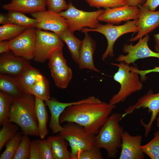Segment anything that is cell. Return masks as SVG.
<instances>
[{
	"label": "cell",
	"mask_w": 159,
	"mask_h": 159,
	"mask_svg": "<svg viewBox=\"0 0 159 159\" xmlns=\"http://www.w3.org/2000/svg\"><path fill=\"white\" fill-rule=\"evenodd\" d=\"M115 107V105L102 101L72 105L64 111L59 122L60 123H75L83 127L88 132L96 135Z\"/></svg>",
	"instance_id": "cell-1"
},
{
	"label": "cell",
	"mask_w": 159,
	"mask_h": 159,
	"mask_svg": "<svg viewBox=\"0 0 159 159\" xmlns=\"http://www.w3.org/2000/svg\"><path fill=\"white\" fill-rule=\"evenodd\" d=\"M35 97L24 94L14 98L9 114V122L18 125L23 134L39 136L35 110Z\"/></svg>",
	"instance_id": "cell-2"
},
{
	"label": "cell",
	"mask_w": 159,
	"mask_h": 159,
	"mask_svg": "<svg viewBox=\"0 0 159 159\" xmlns=\"http://www.w3.org/2000/svg\"><path fill=\"white\" fill-rule=\"evenodd\" d=\"M122 119L120 113L111 114L95 135V146L105 149L109 158H116L119 149L121 148L125 132L119 123Z\"/></svg>",
	"instance_id": "cell-3"
},
{
	"label": "cell",
	"mask_w": 159,
	"mask_h": 159,
	"mask_svg": "<svg viewBox=\"0 0 159 159\" xmlns=\"http://www.w3.org/2000/svg\"><path fill=\"white\" fill-rule=\"evenodd\" d=\"M117 67V71L115 73L114 80L120 86L119 90L111 97L109 103L112 105L125 102L132 94L141 90L143 83L138 73L130 70L131 67L123 62L119 64L111 63Z\"/></svg>",
	"instance_id": "cell-4"
},
{
	"label": "cell",
	"mask_w": 159,
	"mask_h": 159,
	"mask_svg": "<svg viewBox=\"0 0 159 159\" xmlns=\"http://www.w3.org/2000/svg\"><path fill=\"white\" fill-rule=\"evenodd\" d=\"M63 127L64 129L59 135L70 147L71 159L80 152L95 146V135L88 132L82 126L68 122Z\"/></svg>",
	"instance_id": "cell-5"
},
{
	"label": "cell",
	"mask_w": 159,
	"mask_h": 159,
	"mask_svg": "<svg viewBox=\"0 0 159 159\" xmlns=\"http://www.w3.org/2000/svg\"><path fill=\"white\" fill-rule=\"evenodd\" d=\"M137 21V19L128 21L120 25H114L110 23L106 24H99L94 29L85 28L81 31L84 33L91 32H99L106 37L107 41V47L102 57V60L104 61L109 56L111 57L114 56V44L119 37L128 33L138 32V28L136 25Z\"/></svg>",
	"instance_id": "cell-6"
},
{
	"label": "cell",
	"mask_w": 159,
	"mask_h": 159,
	"mask_svg": "<svg viewBox=\"0 0 159 159\" xmlns=\"http://www.w3.org/2000/svg\"><path fill=\"white\" fill-rule=\"evenodd\" d=\"M105 11L100 9L92 11H84L77 9L70 2L66 10L59 13L66 20L68 28L73 32L85 28H95L100 24L99 16Z\"/></svg>",
	"instance_id": "cell-7"
},
{
	"label": "cell",
	"mask_w": 159,
	"mask_h": 159,
	"mask_svg": "<svg viewBox=\"0 0 159 159\" xmlns=\"http://www.w3.org/2000/svg\"><path fill=\"white\" fill-rule=\"evenodd\" d=\"M36 40L34 59L43 63L56 51L63 49V42L56 33L36 29Z\"/></svg>",
	"instance_id": "cell-8"
},
{
	"label": "cell",
	"mask_w": 159,
	"mask_h": 159,
	"mask_svg": "<svg viewBox=\"0 0 159 159\" xmlns=\"http://www.w3.org/2000/svg\"><path fill=\"white\" fill-rule=\"evenodd\" d=\"M140 108H147L149 113H151L150 118L148 123L145 124L142 120H140L141 125L145 129V137H147L159 113V92L155 94L152 90H150L146 95L139 98L136 103L125 110V112L122 115V119Z\"/></svg>",
	"instance_id": "cell-9"
},
{
	"label": "cell",
	"mask_w": 159,
	"mask_h": 159,
	"mask_svg": "<svg viewBox=\"0 0 159 159\" xmlns=\"http://www.w3.org/2000/svg\"><path fill=\"white\" fill-rule=\"evenodd\" d=\"M36 40V29L28 28L21 34L9 41L10 50L15 56L29 60L34 59Z\"/></svg>",
	"instance_id": "cell-10"
},
{
	"label": "cell",
	"mask_w": 159,
	"mask_h": 159,
	"mask_svg": "<svg viewBox=\"0 0 159 159\" xmlns=\"http://www.w3.org/2000/svg\"><path fill=\"white\" fill-rule=\"evenodd\" d=\"M149 36L148 34L139 39L134 45L131 43L129 44L124 45L123 52L127 54L119 55L115 59L118 62H123L127 65L134 64L138 59L153 57L159 59V52L151 50L148 45Z\"/></svg>",
	"instance_id": "cell-11"
},
{
	"label": "cell",
	"mask_w": 159,
	"mask_h": 159,
	"mask_svg": "<svg viewBox=\"0 0 159 159\" xmlns=\"http://www.w3.org/2000/svg\"><path fill=\"white\" fill-rule=\"evenodd\" d=\"M37 23L35 28L54 32L59 35L68 28L66 20L59 13L48 10L31 14Z\"/></svg>",
	"instance_id": "cell-12"
},
{
	"label": "cell",
	"mask_w": 159,
	"mask_h": 159,
	"mask_svg": "<svg viewBox=\"0 0 159 159\" xmlns=\"http://www.w3.org/2000/svg\"><path fill=\"white\" fill-rule=\"evenodd\" d=\"M139 13L138 7L124 6L106 9L98 18L99 21L114 24L138 18Z\"/></svg>",
	"instance_id": "cell-13"
},
{
	"label": "cell",
	"mask_w": 159,
	"mask_h": 159,
	"mask_svg": "<svg viewBox=\"0 0 159 159\" xmlns=\"http://www.w3.org/2000/svg\"><path fill=\"white\" fill-rule=\"evenodd\" d=\"M138 7L139 13L136 25L138 30L137 35L130 39L132 42L142 38L159 26V11H151L143 5Z\"/></svg>",
	"instance_id": "cell-14"
},
{
	"label": "cell",
	"mask_w": 159,
	"mask_h": 159,
	"mask_svg": "<svg viewBox=\"0 0 159 159\" xmlns=\"http://www.w3.org/2000/svg\"><path fill=\"white\" fill-rule=\"evenodd\" d=\"M142 137L131 135L127 132L123 133L122 139L119 159H143L144 153L141 149Z\"/></svg>",
	"instance_id": "cell-15"
},
{
	"label": "cell",
	"mask_w": 159,
	"mask_h": 159,
	"mask_svg": "<svg viewBox=\"0 0 159 159\" xmlns=\"http://www.w3.org/2000/svg\"><path fill=\"white\" fill-rule=\"evenodd\" d=\"M29 60L9 52L2 54L0 57V72L4 74L18 76L30 65Z\"/></svg>",
	"instance_id": "cell-16"
},
{
	"label": "cell",
	"mask_w": 159,
	"mask_h": 159,
	"mask_svg": "<svg viewBox=\"0 0 159 159\" xmlns=\"http://www.w3.org/2000/svg\"><path fill=\"white\" fill-rule=\"evenodd\" d=\"M85 36L82 41L79 59L77 64L80 69H87L99 72V70L94 64L93 55L96 44L88 32L84 33Z\"/></svg>",
	"instance_id": "cell-17"
},
{
	"label": "cell",
	"mask_w": 159,
	"mask_h": 159,
	"mask_svg": "<svg viewBox=\"0 0 159 159\" xmlns=\"http://www.w3.org/2000/svg\"><path fill=\"white\" fill-rule=\"evenodd\" d=\"M46 0H11L2 6L4 10L23 14H30L46 10Z\"/></svg>",
	"instance_id": "cell-18"
},
{
	"label": "cell",
	"mask_w": 159,
	"mask_h": 159,
	"mask_svg": "<svg viewBox=\"0 0 159 159\" xmlns=\"http://www.w3.org/2000/svg\"><path fill=\"white\" fill-rule=\"evenodd\" d=\"M45 101L51 114L49 127L53 133H59L64 129L63 127L60 125V117L69 104L67 102H60L54 97Z\"/></svg>",
	"instance_id": "cell-19"
},
{
	"label": "cell",
	"mask_w": 159,
	"mask_h": 159,
	"mask_svg": "<svg viewBox=\"0 0 159 159\" xmlns=\"http://www.w3.org/2000/svg\"><path fill=\"white\" fill-rule=\"evenodd\" d=\"M35 98V110L39 136L41 139H43L49 133L47 127L48 114L44 101L37 97Z\"/></svg>",
	"instance_id": "cell-20"
},
{
	"label": "cell",
	"mask_w": 159,
	"mask_h": 159,
	"mask_svg": "<svg viewBox=\"0 0 159 159\" xmlns=\"http://www.w3.org/2000/svg\"><path fill=\"white\" fill-rule=\"evenodd\" d=\"M50 143L53 159H71V152L68 150V142L59 135L47 138Z\"/></svg>",
	"instance_id": "cell-21"
},
{
	"label": "cell",
	"mask_w": 159,
	"mask_h": 159,
	"mask_svg": "<svg viewBox=\"0 0 159 159\" xmlns=\"http://www.w3.org/2000/svg\"><path fill=\"white\" fill-rule=\"evenodd\" d=\"M0 90L15 98L25 94L16 77L0 74Z\"/></svg>",
	"instance_id": "cell-22"
},
{
	"label": "cell",
	"mask_w": 159,
	"mask_h": 159,
	"mask_svg": "<svg viewBox=\"0 0 159 159\" xmlns=\"http://www.w3.org/2000/svg\"><path fill=\"white\" fill-rule=\"evenodd\" d=\"M58 35L62 40L67 45L72 59L77 64L82 41L76 37L73 32L68 28L64 30Z\"/></svg>",
	"instance_id": "cell-23"
},
{
	"label": "cell",
	"mask_w": 159,
	"mask_h": 159,
	"mask_svg": "<svg viewBox=\"0 0 159 159\" xmlns=\"http://www.w3.org/2000/svg\"><path fill=\"white\" fill-rule=\"evenodd\" d=\"M50 69L55 85L62 89L67 88L72 77L71 68L67 65Z\"/></svg>",
	"instance_id": "cell-24"
},
{
	"label": "cell",
	"mask_w": 159,
	"mask_h": 159,
	"mask_svg": "<svg viewBox=\"0 0 159 159\" xmlns=\"http://www.w3.org/2000/svg\"><path fill=\"white\" fill-rule=\"evenodd\" d=\"M49 87V81L40 73L38 75L35 82L30 89L29 94L45 101L50 98Z\"/></svg>",
	"instance_id": "cell-25"
},
{
	"label": "cell",
	"mask_w": 159,
	"mask_h": 159,
	"mask_svg": "<svg viewBox=\"0 0 159 159\" xmlns=\"http://www.w3.org/2000/svg\"><path fill=\"white\" fill-rule=\"evenodd\" d=\"M40 73L39 70L30 65L21 74L16 77L25 94H29L30 89Z\"/></svg>",
	"instance_id": "cell-26"
},
{
	"label": "cell",
	"mask_w": 159,
	"mask_h": 159,
	"mask_svg": "<svg viewBox=\"0 0 159 159\" xmlns=\"http://www.w3.org/2000/svg\"><path fill=\"white\" fill-rule=\"evenodd\" d=\"M28 28L12 23L2 25L0 26V41L12 40Z\"/></svg>",
	"instance_id": "cell-27"
},
{
	"label": "cell",
	"mask_w": 159,
	"mask_h": 159,
	"mask_svg": "<svg viewBox=\"0 0 159 159\" xmlns=\"http://www.w3.org/2000/svg\"><path fill=\"white\" fill-rule=\"evenodd\" d=\"M9 23L27 28H35L37 22L34 18H31L24 14L15 11H9L7 14Z\"/></svg>",
	"instance_id": "cell-28"
},
{
	"label": "cell",
	"mask_w": 159,
	"mask_h": 159,
	"mask_svg": "<svg viewBox=\"0 0 159 159\" xmlns=\"http://www.w3.org/2000/svg\"><path fill=\"white\" fill-rule=\"evenodd\" d=\"M14 98L1 91L0 92V125L9 122V114Z\"/></svg>",
	"instance_id": "cell-29"
},
{
	"label": "cell",
	"mask_w": 159,
	"mask_h": 159,
	"mask_svg": "<svg viewBox=\"0 0 159 159\" xmlns=\"http://www.w3.org/2000/svg\"><path fill=\"white\" fill-rule=\"evenodd\" d=\"M0 131V151L6 143L18 132L19 126L17 124L8 122L4 124Z\"/></svg>",
	"instance_id": "cell-30"
},
{
	"label": "cell",
	"mask_w": 159,
	"mask_h": 159,
	"mask_svg": "<svg viewBox=\"0 0 159 159\" xmlns=\"http://www.w3.org/2000/svg\"><path fill=\"white\" fill-rule=\"evenodd\" d=\"M143 153L151 159H159V130L155 132L153 138L148 143L141 145Z\"/></svg>",
	"instance_id": "cell-31"
},
{
	"label": "cell",
	"mask_w": 159,
	"mask_h": 159,
	"mask_svg": "<svg viewBox=\"0 0 159 159\" xmlns=\"http://www.w3.org/2000/svg\"><path fill=\"white\" fill-rule=\"evenodd\" d=\"M23 134L18 132L6 143L5 149L1 155L0 159H13L21 140Z\"/></svg>",
	"instance_id": "cell-32"
},
{
	"label": "cell",
	"mask_w": 159,
	"mask_h": 159,
	"mask_svg": "<svg viewBox=\"0 0 159 159\" xmlns=\"http://www.w3.org/2000/svg\"><path fill=\"white\" fill-rule=\"evenodd\" d=\"M31 141L28 135L23 134L13 159H29Z\"/></svg>",
	"instance_id": "cell-33"
},
{
	"label": "cell",
	"mask_w": 159,
	"mask_h": 159,
	"mask_svg": "<svg viewBox=\"0 0 159 159\" xmlns=\"http://www.w3.org/2000/svg\"><path fill=\"white\" fill-rule=\"evenodd\" d=\"M90 6L98 8L107 9L124 6L125 0H85Z\"/></svg>",
	"instance_id": "cell-34"
},
{
	"label": "cell",
	"mask_w": 159,
	"mask_h": 159,
	"mask_svg": "<svg viewBox=\"0 0 159 159\" xmlns=\"http://www.w3.org/2000/svg\"><path fill=\"white\" fill-rule=\"evenodd\" d=\"M101 149L94 146L78 153L72 159H102L103 158Z\"/></svg>",
	"instance_id": "cell-35"
},
{
	"label": "cell",
	"mask_w": 159,
	"mask_h": 159,
	"mask_svg": "<svg viewBox=\"0 0 159 159\" xmlns=\"http://www.w3.org/2000/svg\"><path fill=\"white\" fill-rule=\"evenodd\" d=\"M62 49L55 51L49 58L48 65L50 69L67 65L63 54Z\"/></svg>",
	"instance_id": "cell-36"
},
{
	"label": "cell",
	"mask_w": 159,
	"mask_h": 159,
	"mask_svg": "<svg viewBox=\"0 0 159 159\" xmlns=\"http://www.w3.org/2000/svg\"><path fill=\"white\" fill-rule=\"evenodd\" d=\"M40 159H53L52 148L48 139L39 141Z\"/></svg>",
	"instance_id": "cell-37"
},
{
	"label": "cell",
	"mask_w": 159,
	"mask_h": 159,
	"mask_svg": "<svg viewBox=\"0 0 159 159\" xmlns=\"http://www.w3.org/2000/svg\"><path fill=\"white\" fill-rule=\"evenodd\" d=\"M48 10L58 13L66 10L68 6L65 0H46Z\"/></svg>",
	"instance_id": "cell-38"
},
{
	"label": "cell",
	"mask_w": 159,
	"mask_h": 159,
	"mask_svg": "<svg viewBox=\"0 0 159 159\" xmlns=\"http://www.w3.org/2000/svg\"><path fill=\"white\" fill-rule=\"evenodd\" d=\"M39 141L37 139L31 141L29 159H40Z\"/></svg>",
	"instance_id": "cell-39"
},
{
	"label": "cell",
	"mask_w": 159,
	"mask_h": 159,
	"mask_svg": "<svg viewBox=\"0 0 159 159\" xmlns=\"http://www.w3.org/2000/svg\"><path fill=\"white\" fill-rule=\"evenodd\" d=\"M130 70L138 73L140 76L141 81L143 82L145 81L147 79V77L146 75L147 74L153 72L159 73V66L154 67L152 69L145 70H139L136 67H131Z\"/></svg>",
	"instance_id": "cell-40"
},
{
	"label": "cell",
	"mask_w": 159,
	"mask_h": 159,
	"mask_svg": "<svg viewBox=\"0 0 159 159\" xmlns=\"http://www.w3.org/2000/svg\"><path fill=\"white\" fill-rule=\"evenodd\" d=\"M143 6L147 7L150 11H155L159 6V0H146Z\"/></svg>",
	"instance_id": "cell-41"
},
{
	"label": "cell",
	"mask_w": 159,
	"mask_h": 159,
	"mask_svg": "<svg viewBox=\"0 0 159 159\" xmlns=\"http://www.w3.org/2000/svg\"><path fill=\"white\" fill-rule=\"evenodd\" d=\"M10 50L9 41H3L0 42V53L3 54L9 52Z\"/></svg>",
	"instance_id": "cell-42"
},
{
	"label": "cell",
	"mask_w": 159,
	"mask_h": 159,
	"mask_svg": "<svg viewBox=\"0 0 159 159\" xmlns=\"http://www.w3.org/2000/svg\"><path fill=\"white\" fill-rule=\"evenodd\" d=\"M126 4L129 6L138 7L140 5H143L146 0H125Z\"/></svg>",
	"instance_id": "cell-43"
},
{
	"label": "cell",
	"mask_w": 159,
	"mask_h": 159,
	"mask_svg": "<svg viewBox=\"0 0 159 159\" xmlns=\"http://www.w3.org/2000/svg\"><path fill=\"white\" fill-rule=\"evenodd\" d=\"M8 23H9L7 14L1 13L0 14V24L3 25Z\"/></svg>",
	"instance_id": "cell-44"
},
{
	"label": "cell",
	"mask_w": 159,
	"mask_h": 159,
	"mask_svg": "<svg viewBox=\"0 0 159 159\" xmlns=\"http://www.w3.org/2000/svg\"><path fill=\"white\" fill-rule=\"evenodd\" d=\"M155 45L154 48L156 52H159V33L154 35Z\"/></svg>",
	"instance_id": "cell-45"
},
{
	"label": "cell",
	"mask_w": 159,
	"mask_h": 159,
	"mask_svg": "<svg viewBox=\"0 0 159 159\" xmlns=\"http://www.w3.org/2000/svg\"><path fill=\"white\" fill-rule=\"evenodd\" d=\"M156 120L157 122V124H159V113L158 114L157 117L156 119Z\"/></svg>",
	"instance_id": "cell-46"
},
{
	"label": "cell",
	"mask_w": 159,
	"mask_h": 159,
	"mask_svg": "<svg viewBox=\"0 0 159 159\" xmlns=\"http://www.w3.org/2000/svg\"><path fill=\"white\" fill-rule=\"evenodd\" d=\"M157 126L159 128V124H157Z\"/></svg>",
	"instance_id": "cell-47"
},
{
	"label": "cell",
	"mask_w": 159,
	"mask_h": 159,
	"mask_svg": "<svg viewBox=\"0 0 159 159\" xmlns=\"http://www.w3.org/2000/svg\"></svg>",
	"instance_id": "cell-48"
},
{
	"label": "cell",
	"mask_w": 159,
	"mask_h": 159,
	"mask_svg": "<svg viewBox=\"0 0 159 159\" xmlns=\"http://www.w3.org/2000/svg\"></svg>",
	"instance_id": "cell-49"
},
{
	"label": "cell",
	"mask_w": 159,
	"mask_h": 159,
	"mask_svg": "<svg viewBox=\"0 0 159 159\" xmlns=\"http://www.w3.org/2000/svg\"></svg>",
	"instance_id": "cell-50"
}]
</instances>
